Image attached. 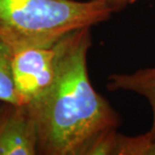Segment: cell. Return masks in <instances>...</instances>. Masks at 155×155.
<instances>
[{"mask_svg":"<svg viewBox=\"0 0 155 155\" xmlns=\"http://www.w3.org/2000/svg\"><path fill=\"white\" fill-rule=\"evenodd\" d=\"M92 27L57 43V74L48 91L27 104L38 130V154L85 155L96 139L117 130L120 117L89 77Z\"/></svg>","mask_w":155,"mask_h":155,"instance_id":"cell-1","label":"cell"},{"mask_svg":"<svg viewBox=\"0 0 155 155\" xmlns=\"http://www.w3.org/2000/svg\"><path fill=\"white\" fill-rule=\"evenodd\" d=\"M101 0H0V39L12 51L51 46L64 35L109 20Z\"/></svg>","mask_w":155,"mask_h":155,"instance_id":"cell-2","label":"cell"},{"mask_svg":"<svg viewBox=\"0 0 155 155\" xmlns=\"http://www.w3.org/2000/svg\"><path fill=\"white\" fill-rule=\"evenodd\" d=\"M57 43L13 51L10 68L18 104H29L52 85L57 74Z\"/></svg>","mask_w":155,"mask_h":155,"instance_id":"cell-3","label":"cell"},{"mask_svg":"<svg viewBox=\"0 0 155 155\" xmlns=\"http://www.w3.org/2000/svg\"><path fill=\"white\" fill-rule=\"evenodd\" d=\"M0 155H38V130L27 105L0 103Z\"/></svg>","mask_w":155,"mask_h":155,"instance_id":"cell-4","label":"cell"},{"mask_svg":"<svg viewBox=\"0 0 155 155\" xmlns=\"http://www.w3.org/2000/svg\"><path fill=\"white\" fill-rule=\"evenodd\" d=\"M107 90L132 92L146 99L152 110V124L147 133L155 138V67L139 69L130 74H112L108 77Z\"/></svg>","mask_w":155,"mask_h":155,"instance_id":"cell-5","label":"cell"},{"mask_svg":"<svg viewBox=\"0 0 155 155\" xmlns=\"http://www.w3.org/2000/svg\"><path fill=\"white\" fill-rule=\"evenodd\" d=\"M12 54V49L0 39V101L18 104L11 76L10 64Z\"/></svg>","mask_w":155,"mask_h":155,"instance_id":"cell-6","label":"cell"},{"mask_svg":"<svg viewBox=\"0 0 155 155\" xmlns=\"http://www.w3.org/2000/svg\"><path fill=\"white\" fill-rule=\"evenodd\" d=\"M101 1H103L108 7L112 9L114 13H116V12L123 10L127 6L132 5L138 0H101Z\"/></svg>","mask_w":155,"mask_h":155,"instance_id":"cell-7","label":"cell"},{"mask_svg":"<svg viewBox=\"0 0 155 155\" xmlns=\"http://www.w3.org/2000/svg\"><path fill=\"white\" fill-rule=\"evenodd\" d=\"M145 155H155V138H151V137L149 138Z\"/></svg>","mask_w":155,"mask_h":155,"instance_id":"cell-8","label":"cell"},{"mask_svg":"<svg viewBox=\"0 0 155 155\" xmlns=\"http://www.w3.org/2000/svg\"><path fill=\"white\" fill-rule=\"evenodd\" d=\"M0 103H1V101H0Z\"/></svg>","mask_w":155,"mask_h":155,"instance_id":"cell-9","label":"cell"}]
</instances>
